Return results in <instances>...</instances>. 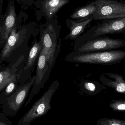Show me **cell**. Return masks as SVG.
I'll return each instance as SVG.
<instances>
[{"mask_svg":"<svg viewBox=\"0 0 125 125\" xmlns=\"http://www.w3.org/2000/svg\"><path fill=\"white\" fill-rule=\"evenodd\" d=\"M125 46V41L107 36H92L83 33L73 45L74 51L90 52L117 50Z\"/></svg>","mask_w":125,"mask_h":125,"instance_id":"cell-1","label":"cell"},{"mask_svg":"<svg viewBox=\"0 0 125 125\" xmlns=\"http://www.w3.org/2000/svg\"><path fill=\"white\" fill-rule=\"evenodd\" d=\"M125 59V51L115 50L90 52L73 51L64 59L67 62L112 65L122 62Z\"/></svg>","mask_w":125,"mask_h":125,"instance_id":"cell-2","label":"cell"},{"mask_svg":"<svg viewBox=\"0 0 125 125\" xmlns=\"http://www.w3.org/2000/svg\"><path fill=\"white\" fill-rule=\"evenodd\" d=\"M61 26L58 21L49 23L41 31L40 41L42 44L41 52L45 55L50 65L55 64L61 51L62 39L60 37Z\"/></svg>","mask_w":125,"mask_h":125,"instance_id":"cell-3","label":"cell"},{"mask_svg":"<svg viewBox=\"0 0 125 125\" xmlns=\"http://www.w3.org/2000/svg\"><path fill=\"white\" fill-rule=\"evenodd\" d=\"M59 86V82L54 81L48 89L19 120L17 125H30L35 119L45 115L51 109V101Z\"/></svg>","mask_w":125,"mask_h":125,"instance_id":"cell-4","label":"cell"},{"mask_svg":"<svg viewBox=\"0 0 125 125\" xmlns=\"http://www.w3.org/2000/svg\"><path fill=\"white\" fill-rule=\"evenodd\" d=\"M95 10L92 19L101 20L125 17V3L119 0L94 1Z\"/></svg>","mask_w":125,"mask_h":125,"instance_id":"cell-5","label":"cell"},{"mask_svg":"<svg viewBox=\"0 0 125 125\" xmlns=\"http://www.w3.org/2000/svg\"><path fill=\"white\" fill-rule=\"evenodd\" d=\"M35 77L33 76L27 83L18 89L2 104V111L6 116H14L17 115L28 96Z\"/></svg>","mask_w":125,"mask_h":125,"instance_id":"cell-6","label":"cell"},{"mask_svg":"<svg viewBox=\"0 0 125 125\" xmlns=\"http://www.w3.org/2000/svg\"><path fill=\"white\" fill-rule=\"evenodd\" d=\"M39 57L35 79L29 97L25 103V107L28 105L34 97L43 87L49 78L51 72L55 65H50L47 61L46 56L42 52H40Z\"/></svg>","mask_w":125,"mask_h":125,"instance_id":"cell-7","label":"cell"},{"mask_svg":"<svg viewBox=\"0 0 125 125\" xmlns=\"http://www.w3.org/2000/svg\"><path fill=\"white\" fill-rule=\"evenodd\" d=\"M92 27L86 34L92 36H104L108 34L125 33V18L107 19Z\"/></svg>","mask_w":125,"mask_h":125,"instance_id":"cell-8","label":"cell"},{"mask_svg":"<svg viewBox=\"0 0 125 125\" xmlns=\"http://www.w3.org/2000/svg\"><path fill=\"white\" fill-rule=\"evenodd\" d=\"M100 80L105 86L114 89L118 93L125 94V81L122 75L105 73L100 76Z\"/></svg>","mask_w":125,"mask_h":125,"instance_id":"cell-9","label":"cell"},{"mask_svg":"<svg viewBox=\"0 0 125 125\" xmlns=\"http://www.w3.org/2000/svg\"><path fill=\"white\" fill-rule=\"evenodd\" d=\"M92 20V19H90L81 22H76L73 20L68 19L66 24L70 31L64 38V40H76L89 27Z\"/></svg>","mask_w":125,"mask_h":125,"instance_id":"cell-10","label":"cell"},{"mask_svg":"<svg viewBox=\"0 0 125 125\" xmlns=\"http://www.w3.org/2000/svg\"><path fill=\"white\" fill-rule=\"evenodd\" d=\"M95 10L94 1H92L86 6L76 9L69 18L75 20L74 21L76 22H81L92 19V16Z\"/></svg>","mask_w":125,"mask_h":125,"instance_id":"cell-11","label":"cell"},{"mask_svg":"<svg viewBox=\"0 0 125 125\" xmlns=\"http://www.w3.org/2000/svg\"><path fill=\"white\" fill-rule=\"evenodd\" d=\"M79 88L83 92L90 96L97 94L106 89V87L96 81L81 80Z\"/></svg>","mask_w":125,"mask_h":125,"instance_id":"cell-12","label":"cell"},{"mask_svg":"<svg viewBox=\"0 0 125 125\" xmlns=\"http://www.w3.org/2000/svg\"><path fill=\"white\" fill-rule=\"evenodd\" d=\"M68 2L69 0H44L43 3V9L48 18L50 19Z\"/></svg>","mask_w":125,"mask_h":125,"instance_id":"cell-13","label":"cell"},{"mask_svg":"<svg viewBox=\"0 0 125 125\" xmlns=\"http://www.w3.org/2000/svg\"><path fill=\"white\" fill-rule=\"evenodd\" d=\"M20 37V33H16L15 29H12L6 40V44L2 50L0 60H4L5 58L9 56L19 42Z\"/></svg>","mask_w":125,"mask_h":125,"instance_id":"cell-14","label":"cell"},{"mask_svg":"<svg viewBox=\"0 0 125 125\" xmlns=\"http://www.w3.org/2000/svg\"><path fill=\"white\" fill-rule=\"evenodd\" d=\"M42 49V44L41 41L40 40L39 42H35L29 52L27 64L24 68V70L30 68L33 65L37 57L39 55Z\"/></svg>","mask_w":125,"mask_h":125,"instance_id":"cell-15","label":"cell"},{"mask_svg":"<svg viewBox=\"0 0 125 125\" xmlns=\"http://www.w3.org/2000/svg\"><path fill=\"white\" fill-rule=\"evenodd\" d=\"M16 81V75L10 69H7L0 72V93L12 81Z\"/></svg>","mask_w":125,"mask_h":125,"instance_id":"cell-16","label":"cell"},{"mask_svg":"<svg viewBox=\"0 0 125 125\" xmlns=\"http://www.w3.org/2000/svg\"><path fill=\"white\" fill-rule=\"evenodd\" d=\"M15 14L14 10L11 7L5 22L4 38L7 40L15 23Z\"/></svg>","mask_w":125,"mask_h":125,"instance_id":"cell-17","label":"cell"},{"mask_svg":"<svg viewBox=\"0 0 125 125\" xmlns=\"http://www.w3.org/2000/svg\"><path fill=\"white\" fill-rule=\"evenodd\" d=\"M109 106L114 111L124 112L125 111V100L122 99L113 100Z\"/></svg>","mask_w":125,"mask_h":125,"instance_id":"cell-18","label":"cell"},{"mask_svg":"<svg viewBox=\"0 0 125 125\" xmlns=\"http://www.w3.org/2000/svg\"><path fill=\"white\" fill-rule=\"evenodd\" d=\"M96 125H125V121L117 119L102 118L98 120Z\"/></svg>","mask_w":125,"mask_h":125,"instance_id":"cell-19","label":"cell"},{"mask_svg":"<svg viewBox=\"0 0 125 125\" xmlns=\"http://www.w3.org/2000/svg\"><path fill=\"white\" fill-rule=\"evenodd\" d=\"M12 122L3 113L0 112V125H11Z\"/></svg>","mask_w":125,"mask_h":125,"instance_id":"cell-20","label":"cell"}]
</instances>
